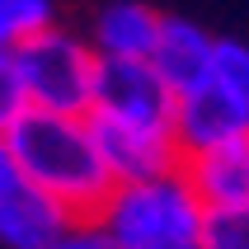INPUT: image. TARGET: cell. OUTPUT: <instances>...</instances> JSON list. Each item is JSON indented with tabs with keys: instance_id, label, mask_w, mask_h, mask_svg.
<instances>
[{
	"instance_id": "obj_11",
	"label": "cell",
	"mask_w": 249,
	"mask_h": 249,
	"mask_svg": "<svg viewBox=\"0 0 249 249\" xmlns=\"http://www.w3.org/2000/svg\"><path fill=\"white\" fill-rule=\"evenodd\" d=\"M52 24H61L52 0H0V52H19Z\"/></svg>"
},
{
	"instance_id": "obj_7",
	"label": "cell",
	"mask_w": 249,
	"mask_h": 249,
	"mask_svg": "<svg viewBox=\"0 0 249 249\" xmlns=\"http://www.w3.org/2000/svg\"><path fill=\"white\" fill-rule=\"evenodd\" d=\"M216 42H221V38H212L202 24L183 19V14H165L151 66H155V75L169 85V94H174V99H179V94H193L197 85L212 80Z\"/></svg>"
},
{
	"instance_id": "obj_15",
	"label": "cell",
	"mask_w": 249,
	"mask_h": 249,
	"mask_svg": "<svg viewBox=\"0 0 249 249\" xmlns=\"http://www.w3.org/2000/svg\"><path fill=\"white\" fill-rule=\"evenodd\" d=\"M47 249H113V240L99 231V221H71Z\"/></svg>"
},
{
	"instance_id": "obj_9",
	"label": "cell",
	"mask_w": 249,
	"mask_h": 249,
	"mask_svg": "<svg viewBox=\"0 0 249 249\" xmlns=\"http://www.w3.org/2000/svg\"><path fill=\"white\" fill-rule=\"evenodd\" d=\"M183 174L207 212H249V132L183 160Z\"/></svg>"
},
{
	"instance_id": "obj_12",
	"label": "cell",
	"mask_w": 249,
	"mask_h": 249,
	"mask_svg": "<svg viewBox=\"0 0 249 249\" xmlns=\"http://www.w3.org/2000/svg\"><path fill=\"white\" fill-rule=\"evenodd\" d=\"M212 80H221L226 89L249 108V42H235V38H221V42H216Z\"/></svg>"
},
{
	"instance_id": "obj_8",
	"label": "cell",
	"mask_w": 249,
	"mask_h": 249,
	"mask_svg": "<svg viewBox=\"0 0 249 249\" xmlns=\"http://www.w3.org/2000/svg\"><path fill=\"white\" fill-rule=\"evenodd\" d=\"M160 24L165 14L141 0H108L94 10L85 38L99 52V61H151L160 42Z\"/></svg>"
},
{
	"instance_id": "obj_16",
	"label": "cell",
	"mask_w": 249,
	"mask_h": 249,
	"mask_svg": "<svg viewBox=\"0 0 249 249\" xmlns=\"http://www.w3.org/2000/svg\"><path fill=\"white\" fill-rule=\"evenodd\" d=\"M19 183H24V174H19V160L10 151V137H0V197H10Z\"/></svg>"
},
{
	"instance_id": "obj_13",
	"label": "cell",
	"mask_w": 249,
	"mask_h": 249,
	"mask_svg": "<svg viewBox=\"0 0 249 249\" xmlns=\"http://www.w3.org/2000/svg\"><path fill=\"white\" fill-rule=\"evenodd\" d=\"M24 113H28V94L19 80V61H14V52H0V137H10L24 123Z\"/></svg>"
},
{
	"instance_id": "obj_2",
	"label": "cell",
	"mask_w": 249,
	"mask_h": 249,
	"mask_svg": "<svg viewBox=\"0 0 249 249\" xmlns=\"http://www.w3.org/2000/svg\"><path fill=\"white\" fill-rule=\"evenodd\" d=\"M113 249H202L207 207L193 193L183 169L146 183L113 188L104 212L94 216Z\"/></svg>"
},
{
	"instance_id": "obj_1",
	"label": "cell",
	"mask_w": 249,
	"mask_h": 249,
	"mask_svg": "<svg viewBox=\"0 0 249 249\" xmlns=\"http://www.w3.org/2000/svg\"><path fill=\"white\" fill-rule=\"evenodd\" d=\"M10 151L19 160L24 183L47 193L71 221H94L113 193V174L99 160L85 118H52V113H24V123L10 132Z\"/></svg>"
},
{
	"instance_id": "obj_5",
	"label": "cell",
	"mask_w": 249,
	"mask_h": 249,
	"mask_svg": "<svg viewBox=\"0 0 249 249\" xmlns=\"http://www.w3.org/2000/svg\"><path fill=\"white\" fill-rule=\"evenodd\" d=\"M249 132V108L240 104L221 80L197 85L193 94L174 99V141H179V155L193 160V155H207L226 141H235Z\"/></svg>"
},
{
	"instance_id": "obj_4",
	"label": "cell",
	"mask_w": 249,
	"mask_h": 249,
	"mask_svg": "<svg viewBox=\"0 0 249 249\" xmlns=\"http://www.w3.org/2000/svg\"><path fill=\"white\" fill-rule=\"evenodd\" d=\"M85 123H89V137L99 146L104 169L113 174V188L183 169V155L169 123H141V118H118V113H99V108Z\"/></svg>"
},
{
	"instance_id": "obj_3",
	"label": "cell",
	"mask_w": 249,
	"mask_h": 249,
	"mask_svg": "<svg viewBox=\"0 0 249 249\" xmlns=\"http://www.w3.org/2000/svg\"><path fill=\"white\" fill-rule=\"evenodd\" d=\"M19 80L28 94V113H52V118H89L99 85V52L85 33L66 24H52L47 33L28 38L19 52Z\"/></svg>"
},
{
	"instance_id": "obj_14",
	"label": "cell",
	"mask_w": 249,
	"mask_h": 249,
	"mask_svg": "<svg viewBox=\"0 0 249 249\" xmlns=\"http://www.w3.org/2000/svg\"><path fill=\"white\" fill-rule=\"evenodd\" d=\"M202 249H249V212H207Z\"/></svg>"
},
{
	"instance_id": "obj_6",
	"label": "cell",
	"mask_w": 249,
	"mask_h": 249,
	"mask_svg": "<svg viewBox=\"0 0 249 249\" xmlns=\"http://www.w3.org/2000/svg\"><path fill=\"white\" fill-rule=\"evenodd\" d=\"M94 108L118 113V118H141V123H169L174 127V94L155 75L151 61H99Z\"/></svg>"
},
{
	"instance_id": "obj_10",
	"label": "cell",
	"mask_w": 249,
	"mask_h": 249,
	"mask_svg": "<svg viewBox=\"0 0 249 249\" xmlns=\"http://www.w3.org/2000/svg\"><path fill=\"white\" fill-rule=\"evenodd\" d=\"M66 226L71 216L33 183H19L10 197H0V245L5 249H47Z\"/></svg>"
}]
</instances>
